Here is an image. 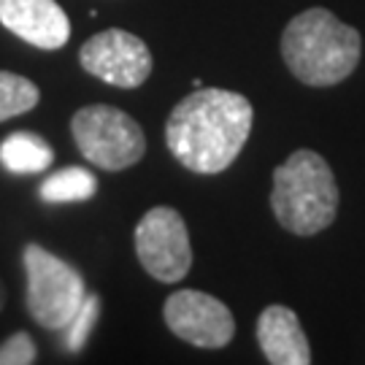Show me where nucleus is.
<instances>
[{"label": "nucleus", "instance_id": "obj_12", "mask_svg": "<svg viewBox=\"0 0 365 365\" xmlns=\"http://www.w3.org/2000/svg\"><path fill=\"white\" fill-rule=\"evenodd\" d=\"M95 192H98L95 176L78 165L57 170L41 184V197L46 203H81V200L95 197Z\"/></svg>", "mask_w": 365, "mask_h": 365}, {"label": "nucleus", "instance_id": "obj_15", "mask_svg": "<svg viewBox=\"0 0 365 365\" xmlns=\"http://www.w3.org/2000/svg\"><path fill=\"white\" fill-rule=\"evenodd\" d=\"M38 360L36 344L25 330H16L11 339L0 344V365H30Z\"/></svg>", "mask_w": 365, "mask_h": 365}, {"label": "nucleus", "instance_id": "obj_6", "mask_svg": "<svg viewBox=\"0 0 365 365\" xmlns=\"http://www.w3.org/2000/svg\"><path fill=\"white\" fill-rule=\"evenodd\" d=\"M135 255L146 274L176 284L190 274L192 247L184 217L170 206H155L135 225Z\"/></svg>", "mask_w": 365, "mask_h": 365}, {"label": "nucleus", "instance_id": "obj_13", "mask_svg": "<svg viewBox=\"0 0 365 365\" xmlns=\"http://www.w3.org/2000/svg\"><path fill=\"white\" fill-rule=\"evenodd\" d=\"M41 101V90L30 78L0 71V122L33 111Z\"/></svg>", "mask_w": 365, "mask_h": 365}, {"label": "nucleus", "instance_id": "obj_10", "mask_svg": "<svg viewBox=\"0 0 365 365\" xmlns=\"http://www.w3.org/2000/svg\"><path fill=\"white\" fill-rule=\"evenodd\" d=\"M257 344L265 360L274 365H309L312 346L303 333L298 314L287 306H268L257 319Z\"/></svg>", "mask_w": 365, "mask_h": 365}, {"label": "nucleus", "instance_id": "obj_5", "mask_svg": "<svg viewBox=\"0 0 365 365\" xmlns=\"http://www.w3.org/2000/svg\"><path fill=\"white\" fill-rule=\"evenodd\" d=\"M22 260L27 274L30 317L46 330H63L87 295L81 274L38 244H27Z\"/></svg>", "mask_w": 365, "mask_h": 365}, {"label": "nucleus", "instance_id": "obj_4", "mask_svg": "<svg viewBox=\"0 0 365 365\" xmlns=\"http://www.w3.org/2000/svg\"><path fill=\"white\" fill-rule=\"evenodd\" d=\"M71 133L84 160L103 170H125L146 152L141 125L114 106H84L71 119Z\"/></svg>", "mask_w": 365, "mask_h": 365}, {"label": "nucleus", "instance_id": "obj_11", "mask_svg": "<svg viewBox=\"0 0 365 365\" xmlns=\"http://www.w3.org/2000/svg\"><path fill=\"white\" fill-rule=\"evenodd\" d=\"M54 152L52 146L41 138L38 133H11L6 135V141L0 144V163L3 168L27 176V173H41L52 165Z\"/></svg>", "mask_w": 365, "mask_h": 365}, {"label": "nucleus", "instance_id": "obj_3", "mask_svg": "<svg viewBox=\"0 0 365 365\" xmlns=\"http://www.w3.org/2000/svg\"><path fill=\"white\" fill-rule=\"evenodd\" d=\"M271 209L295 235L322 233L339 214V184L322 155L298 149L274 170Z\"/></svg>", "mask_w": 365, "mask_h": 365}, {"label": "nucleus", "instance_id": "obj_9", "mask_svg": "<svg viewBox=\"0 0 365 365\" xmlns=\"http://www.w3.org/2000/svg\"><path fill=\"white\" fill-rule=\"evenodd\" d=\"M0 25L43 52L63 49L71 38V19L54 0H0Z\"/></svg>", "mask_w": 365, "mask_h": 365}, {"label": "nucleus", "instance_id": "obj_16", "mask_svg": "<svg viewBox=\"0 0 365 365\" xmlns=\"http://www.w3.org/2000/svg\"><path fill=\"white\" fill-rule=\"evenodd\" d=\"M3 303H6V289H3V284H0V312H3Z\"/></svg>", "mask_w": 365, "mask_h": 365}, {"label": "nucleus", "instance_id": "obj_2", "mask_svg": "<svg viewBox=\"0 0 365 365\" xmlns=\"http://www.w3.org/2000/svg\"><path fill=\"white\" fill-rule=\"evenodd\" d=\"M360 33L327 9H306L292 16L282 36V57L289 73L309 87H333L360 63Z\"/></svg>", "mask_w": 365, "mask_h": 365}, {"label": "nucleus", "instance_id": "obj_1", "mask_svg": "<svg viewBox=\"0 0 365 365\" xmlns=\"http://www.w3.org/2000/svg\"><path fill=\"white\" fill-rule=\"evenodd\" d=\"M252 117V103L241 92L197 87L170 111L165 144L192 173H222L247 144Z\"/></svg>", "mask_w": 365, "mask_h": 365}, {"label": "nucleus", "instance_id": "obj_7", "mask_svg": "<svg viewBox=\"0 0 365 365\" xmlns=\"http://www.w3.org/2000/svg\"><path fill=\"white\" fill-rule=\"evenodd\" d=\"M78 63L87 73L119 90H135L152 73L149 46L138 36L119 27H108L92 36L78 49Z\"/></svg>", "mask_w": 365, "mask_h": 365}, {"label": "nucleus", "instance_id": "obj_8", "mask_svg": "<svg viewBox=\"0 0 365 365\" xmlns=\"http://www.w3.org/2000/svg\"><path fill=\"white\" fill-rule=\"evenodd\" d=\"M163 317L173 336L200 349H222L235 336L233 312L220 298L200 289L173 292L163 306Z\"/></svg>", "mask_w": 365, "mask_h": 365}, {"label": "nucleus", "instance_id": "obj_14", "mask_svg": "<svg viewBox=\"0 0 365 365\" xmlns=\"http://www.w3.org/2000/svg\"><path fill=\"white\" fill-rule=\"evenodd\" d=\"M98 314H101V298L87 292L84 300H81V306H78V312L73 314V319L66 325L68 352H81V346L87 344L92 327H95V322H98Z\"/></svg>", "mask_w": 365, "mask_h": 365}]
</instances>
